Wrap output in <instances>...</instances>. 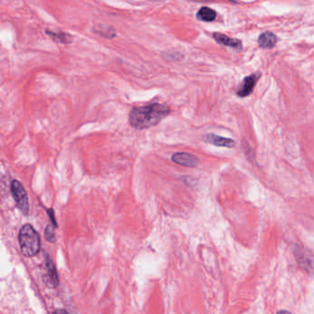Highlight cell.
Here are the masks:
<instances>
[{
	"label": "cell",
	"instance_id": "8fae6325",
	"mask_svg": "<svg viewBox=\"0 0 314 314\" xmlns=\"http://www.w3.org/2000/svg\"><path fill=\"white\" fill-rule=\"evenodd\" d=\"M47 34L50 36L59 44H67L72 43V37L68 35L67 33H65L63 31H59V32H55V31H50V30H46Z\"/></svg>",
	"mask_w": 314,
	"mask_h": 314
},
{
	"label": "cell",
	"instance_id": "3957f363",
	"mask_svg": "<svg viewBox=\"0 0 314 314\" xmlns=\"http://www.w3.org/2000/svg\"><path fill=\"white\" fill-rule=\"evenodd\" d=\"M11 194L14 198L17 206L24 215L29 214V199L24 186L19 181L14 180L11 183Z\"/></svg>",
	"mask_w": 314,
	"mask_h": 314
},
{
	"label": "cell",
	"instance_id": "7a4b0ae2",
	"mask_svg": "<svg viewBox=\"0 0 314 314\" xmlns=\"http://www.w3.org/2000/svg\"><path fill=\"white\" fill-rule=\"evenodd\" d=\"M19 242L23 256L33 257L39 254L41 249L40 235L31 225L22 226L19 233Z\"/></svg>",
	"mask_w": 314,
	"mask_h": 314
},
{
	"label": "cell",
	"instance_id": "9c48e42d",
	"mask_svg": "<svg viewBox=\"0 0 314 314\" xmlns=\"http://www.w3.org/2000/svg\"><path fill=\"white\" fill-rule=\"evenodd\" d=\"M204 140L207 143H210L212 145L218 146H224V147H232L234 146V142L232 139H227L223 137H219L214 134H209L204 137Z\"/></svg>",
	"mask_w": 314,
	"mask_h": 314
},
{
	"label": "cell",
	"instance_id": "ba28073f",
	"mask_svg": "<svg viewBox=\"0 0 314 314\" xmlns=\"http://www.w3.org/2000/svg\"><path fill=\"white\" fill-rule=\"evenodd\" d=\"M278 43V37L271 31H264L258 38V44L263 49H271Z\"/></svg>",
	"mask_w": 314,
	"mask_h": 314
},
{
	"label": "cell",
	"instance_id": "52a82bcc",
	"mask_svg": "<svg viewBox=\"0 0 314 314\" xmlns=\"http://www.w3.org/2000/svg\"><path fill=\"white\" fill-rule=\"evenodd\" d=\"M213 37H214L215 41L218 44H221V45L231 47V48H233L237 51H241V49H242L241 41L238 40V39H233V38H230V37L227 36L225 34L219 33V32L214 33Z\"/></svg>",
	"mask_w": 314,
	"mask_h": 314
},
{
	"label": "cell",
	"instance_id": "277c9868",
	"mask_svg": "<svg viewBox=\"0 0 314 314\" xmlns=\"http://www.w3.org/2000/svg\"><path fill=\"white\" fill-rule=\"evenodd\" d=\"M44 263H45V269H46V273L44 276V283L49 287L55 288L59 284L58 273L57 271V267L48 255H45Z\"/></svg>",
	"mask_w": 314,
	"mask_h": 314
},
{
	"label": "cell",
	"instance_id": "6da1fadb",
	"mask_svg": "<svg viewBox=\"0 0 314 314\" xmlns=\"http://www.w3.org/2000/svg\"><path fill=\"white\" fill-rule=\"evenodd\" d=\"M171 109L165 104L151 103L146 106L133 108L129 114V123L132 127L143 130L150 128L168 116Z\"/></svg>",
	"mask_w": 314,
	"mask_h": 314
},
{
	"label": "cell",
	"instance_id": "30bf717a",
	"mask_svg": "<svg viewBox=\"0 0 314 314\" xmlns=\"http://www.w3.org/2000/svg\"><path fill=\"white\" fill-rule=\"evenodd\" d=\"M217 18V13L210 7H201L198 12V19L205 22H214Z\"/></svg>",
	"mask_w": 314,
	"mask_h": 314
},
{
	"label": "cell",
	"instance_id": "5bb4252c",
	"mask_svg": "<svg viewBox=\"0 0 314 314\" xmlns=\"http://www.w3.org/2000/svg\"><path fill=\"white\" fill-rule=\"evenodd\" d=\"M47 214H48V216H49V218H50V220H51L52 225L55 227V228H57V222L56 218H55V211H54V209H53V208H48V209H47Z\"/></svg>",
	"mask_w": 314,
	"mask_h": 314
},
{
	"label": "cell",
	"instance_id": "7c38bea8",
	"mask_svg": "<svg viewBox=\"0 0 314 314\" xmlns=\"http://www.w3.org/2000/svg\"><path fill=\"white\" fill-rule=\"evenodd\" d=\"M55 227L53 225H48L44 229V235H45V239L46 241H50V242H55L56 241V234L54 231Z\"/></svg>",
	"mask_w": 314,
	"mask_h": 314
},
{
	"label": "cell",
	"instance_id": "4fadbf2b",
	"mask_svg": "<svg viewBox=\"0 0 314 314\" xmlns=\"http://www.w3.org/2000/svg\"><path fill=\"white\" fill-rule=\"evenodd\" d=\"M102 28H103L102 29H96V32H98L102 36L107 37V38H112L115 35V31L112 27H107V29H105L103 26H102Z\"/></svg>",
	"mask_w": 314,
	"mask_h": 314
},
{
	"label": "cell",
	"instance_id": "9a60e30c",
	"mask_svg": "<svg viewBox=\"0 0 314 314\" xmlns=\"http://www.w3.org/2000/svg\"><path fill=\"white\" fill-rule=\"evenodd\" d=\"M54 313L55 314H67V311H66V310H57Z\"/></svg>",
	"mask_w": 314,
	"mask_h": 314
},
{
	"label": "cell",
	"instance_id": "5b68a950",
	"mask_svg": "<svg viewBox=\"0 0 314 314\" xmlns=\"http://www.w3.org/2000/svg\"><path fill=\"white\" fill-rule=\"evenodd\" d=\"M171 160L177 164L185 167H197L199 163L198 158L186 152H176L171 156Z\"/></svg>",
	"mask_w": 314,
	"mask_h": 314
},
{
	"label": "cell",
	"instance_id": "8992f818",
	"mask_svg": "<svg viewBox=\"0 0 314 314\" xmlns=\"http://www.w3.org/2000/svg\"><path fill=\"white\" fill-rule=\"evenodd\" d=\"M258 76L256 74H253L249 77H246L243 81H242V84H241V88H239L238 92H237V95L241 98H244V97H247L250 95L254 88L256 87V82L258 81Z\"/></svg>",
	"mask_w": 314,
	"mask_h": 314
}]
</instances>
